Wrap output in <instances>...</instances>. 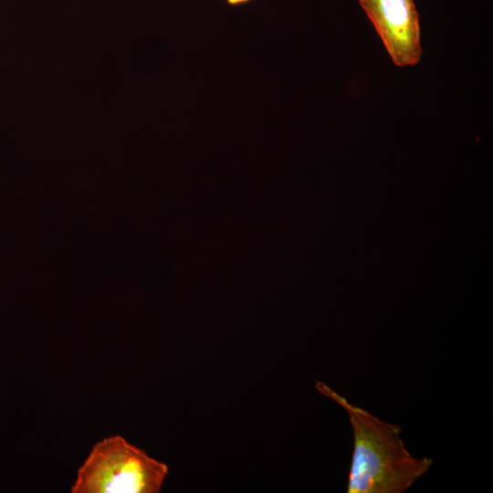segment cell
I'll return each instance as SVG.
<instances>
[{
	"mask_svg": "<svg viewBox=\"0 0 493 493\" xmlns=\"http://www.w3.org/2000/svg\"><path fill=\"white\" fill-rule=\"evenodd\" d=\"M315 387L349 415L353 454L348 493H403L429 470L433 460L413 456L401 438L398 425L353 405L321 382H317Z\"/></svg>",
	"mask_w": 493,
	"mask_h": 493,
	"instance_id": "6da1fadb",
	"label": "cell"
},
{
	"mask_svg": "<svg viewBox=\"0 0 493 493\" xmlns=\"http://www.w3.org/2000/svg\"><path fill=\"white\" fill-rule=\"evenodd\" d=\"M168 474L166 464L151 457L121 435L93 446L71 487L73 493H156Z\"/></svg>",
	"mask_w": 493,
	"mask_h": 493,
	"instance_id": "7a4b0ae2",
	"label": "cell"
},
{
	"mask_svg": "<svg viewBox=\"0 0 493 493\" xmlns=\"http://www.w3.org/2000/svg\"><path fill=\"white\" fill-rule=\"evenodd\" d=\"M257 0H223V2L231 8H238V7H244L246 5H248Z\"/></svg>",
	"mask_w": 493,
	"mask_h": 493,
	"instance_id": "277c9868",
	"label": "cell"
},
{
	"mask_svg": "<svg viewBox=\"0 0 493 493\" xmlns=\"http://www.w3.org/2000/svg\"><path fill=\"white\" fill-rule=\"evenodd\" d=\"M393 62L416 65L422 56L419 15L414 0H357Z\"/></svg>",
	"mask_w": 493,
	"mask_h": 493,
	"instance_id": "3957f363",
	"label": "cell"
}]
</instances>
